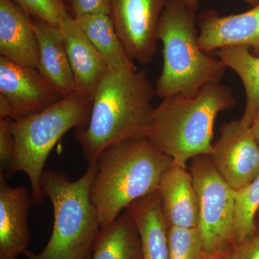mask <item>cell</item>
<instances>
[{"mask_svg": "<svg viewBox=\"0 0 259 259\" xmlns=\"http://www.w3.org/2000/svg\"><path fill=\"white\" fill-rule=\"evenodd\" d=\"M155 96L156 90L144 71L107 69L94 95L88 124L75 131L89 165L112 144L147 137Z\"/></svg>", "mask_w": 259, "mask_h": 259, "instance_id": "6da1fadb", "label": "cell"}, {"mask_svg": "<svg viewBox=\"0 0 259 259\" xmlns=\"http://www.w3.org/2000/svg\"><path fill=\"white\" fill-rule=\"evenodd\" d=\"M97 163L90 195L102 228L135 201L158 192L175 162L151 140L141 137L108 146Z\"/></svg>", "mask_w": 259, "mask_h": 259, "instance_id": "7a4b0ae2", "label": "cell"}, {"mask_svg": "<svg viewBox=\"0 0 259 259\" xmlns=\"http://www.w3.org/2000/svg\"><path fill=\"white\" fill-rule=\"evenodd\" d=\"M236 104L233 90L221 81L204 85L194 96L163 99L153 110L147 138L187 168V161L212 153L214 121Z\"/></svg>", "mask_w": 259, "mask_h": 259, "instance_id": "3957f363", "label": "cell"}, {"mask_svg": "<svg viewBox=\"0 0 259 259\" xmlns=\"http://www.w3.org/2000/svg\"><path fill=\"white\" fill-rule=\"evenodd\" d=\"M196 8L180 0H167L157 38L163 45V69L156 81V96H194L204 85L221 81L227 67L199 46Z\"/></svg>", "mask_w": 259, "mask_h": 259, "instance_id": "277c9868", "label": "cell"}, {"mask_svg": "<svg viewBox=\"0 0 259 259\" xmlns=\"http://www.w3.org/2000/svg\"><path fill=\"white\" fill-rule=\"evenodd\" d=\"M97 163L71 181L64 172L47 170L41 179L44 197L50 199L54 227L47 246L38 254L28 251V259H92L100 226L90 190Z\"/></svg>", "mask_w": 259, "mask_h": 259, "instance_id": "5b68a950", "label": "cell"}, {"mask_svg": "<svg viewBox=\"0 0 259 259\" xmlns=\"http://www.w3.org/2000/svg\"><path fill=\"white\" fill-rule=\"evenodd\" d=\"M93 100L76 90L35 115L10 119L16 147L10 175L18 171L27 175L32 203L41 204L45 198L40 184L51 151L70 130L88 124Z\"/></svg>", "mask_w": 259, "mask_h": 259, "instance_id": "8992f818", "label": "cell"}, {"mask_svg": "<svg viewBox=\"0 0 259 259\" xmlns=\"http://www.w3.org/2000/svg\"><path fill=\"white\" fill-rule=\"evenodd\" d=\"M191 161V175L199 198L198 228L204 252L236 245L233 227L236 190L220 175L209 155H200Z\"/></svg>", "mask_w": 259, "mask_h": 259, "instance_id": "52a82bcc", "label": "cell"}, {"mask_svg": "<svg viewBox=\"0 0 259 259\" xmlns=\"http://www.w3.org/2000/svg\"><path fill=\"white\" fill-rule=\"evenodd\" d=\"M166 1L109 0V15L133 61L146 65L154 59L158 24Z\"/></svg>", "mask_w": 259, "mask_h": 259, "instance_id": "ba28073f", "label": "cell"}, {"mask_svg": "<svg viewBox=\"0 0 259 259\" xmlns=\"http://www.w3.org/2000/svg\"><path fill=\"white\" fill-rule=\"evenodd\" d=\"M220 132L209 157L227 183L241 190L259 175V145L241 119L223 124Z\"/></svg>", "mask_w": 259, "mask_h": 259, "instance_id": "9c48e42d", "label": "cell"}, {"mask_svg": "<svg viewBox=\"0 0 259 259\" xmlns=\"http://www.w3.org/2000/svg\"><path fill=\"white\" fill-rule=\"evenodd\" d=\"M0 94L11 103L13 120L35 115L63 98L37 69L15 64L2 56Z\"/></svg>", "mask_w": 259, "mask_h": 259, "instance_id": "30bf717a", "label": "cell"}, {"mask_svg": "<svg viewBox=\"0 0 259 259\" xmlns=\"http://www.w3.org/2000/svg\"><path fill=\"white\" fill-rule=\"evenodd\" d=\"M199 46L210 53L231 46L249 48L259 56V4L240 14L221 16L218 10H204L197 17Z\"/></svg>", "mask_w": 259, "mask_h": 259, "instance_id": "8fae6325", "label": "cell"}, {"mask_svg": "<svg viewBox=\"0 0 259 259\" xmlns=\"http://www.w3.org/2000/svg\"><path fill=\"white\" fill-rule=\"evenodd\" d=\"M31 204V194L25 187H12L0 174V259H18L28 253Z\"/></svg>", "mask_w": 259, "mask_h": 259, "instance_id": "7c38bea8", "label": "cell"}, {"mask_svg": "<svg viewBox=\"0 0 259 259\" xmlns=\"http://www.w3.org/2000/svg\"><path fill=\"white\" fill-rule=\"evenodd\" d=\"M0 54L15 64L37 69L38 41L31 17L13 0H0Z\"/></svg>", "mask_w": 259, "mask_h": 259, "instance_id": "4fadbf2b", "label": "cell"}, {"mask_svg": "<svg viewBox=\"0 0 259 259\" xmlns=\"http://www.w3.org/2000/svg\"><path fill=\"white\" fill-rule=\"evenodd\" d=\"M74 75L76 89L93 99L108 67L102 56L69 14L59 26Z\"/></svg>", "mask_w": 259, "mask_h": 259, "instance_id": "5bb4252c", "label": "cell"}, {"mask_svg": "<svg viewBox=\"0 0 259 259\" xmlns=\"http://www.w3.org/2000/svg\"><path fill=\"white\" fill-rule=\"evenodd\" d=\"M158 193L168 226L198 228V195L187 168L175 163L162 179Z\"/></svg>", "mask_w": 259, "mask_h": 259, "instance_id": "9a60e30c", "label": "cell"}, {"mask_svg": "<svg viewBox=\"0 0 259 259\" xmlns=\"http://www.w3.org/2000/svg\"><path fill=\"white\" fill-rule=\"evenodd\" d=\"M39 46L37 69L61 97L76 89L59 28L38 18H32Z\"/></svg>", "mask_w": 259, "mask_h": 259, "instance_id": "2e32d148", "label": "cell"}, {"mask_svg": "<svg viewBox=\"0 0 259 259\" xmlns=\"http://www.w3.org/2000/svg\"><path fill=\"white\" fill-rule=\"evenodd\" d=\"M134 217L143 245L144 259H168L167 225L158 192L135 201L127 208Z\"/></svg>", "mask_w": 259, "mask_h": 259, "instance_id": "e0dca14e", "label": "cell"}, {"mask_svg": "<svg viewBox=\"0 0 259 259\" xmlns=\"http://www.w3.org/2000/svg\"><path fill=\"white\" fill-rule=\"evenodd\" d=\"M92 259H144L139 228L128 209L100 228Z\"/></svg>", "mask_w": 259, "mask_h": 259, "instance_id": "ac0fdd59", "label": "cell"}, {"mask_svg": "<svg viewBox=\"0 0 259 259\" xmlns=\"http://www.w3.org/2000/svg\"><path fill=\"white\" fill-rule=\"evenodd\" d=\"M74 18L108 69L138 70L119 38L110 15L95 13Z\"/></svg>", "mask_w": 259, "mask_h": 259, "instance_id": "d6986e66", "label": "cell"}, {"mask_svg": "<svg viewBox=\"0 0 259 259\" xmlns=\"http://www.w3.org/2000/svg\"><path fill=\"white\" fill-rule=\"evenodd\" d=\"M217 56L227 68L241 78L246 98L241 120L250 127L259 110V56L253 55L249 48L243 46L222 48L217 51Z\"/></svg>", "mask_w": 259, "mask_h": 259, "instance_id": "ffe728a7", "label": "cell"}, {"mask_svg": "<svg viewBox=\"0 0 259 259\" xmlns=\"http://www.w3.org/2000/svg\"><path fill=\"white\" fill-rule=\"evenodd\" d=\"M258 209L259 175L249 185L236 191L233 227L236 245L255 234V217Z\"/></svg>", "mask_w": 259, "mask_h": 259, "instance_id": "44dd1931", "label": "cell"}, {"mask_svg": "<svg viewBox=\"0 0 259 259\" xmlns=\"http://www.w3.org/2000/svg\"><path fill=\"white\" fill-rule=\"evenodd\" d=\"M168 259H201L203 242L198 228L168 226Z\"/></svg>", "mask_w": 259, "mask_h": 259, "instance_id": "7402d4cb", "label": "cell"}, {"mask_svg": "<svg viewBox=\"0 0 259 259\" xmlns=\"http://www.w3.org/2000/svg\"><path fill=\"white\" fill-rule=\"evenodd\" d=\"M32 18L42 19L59 28L61 20L69 14L64 0H13Z\"/></svg>", "mask_w": 259, "mask_h": 259, "instance_id": "603a6c76", "label": "cell"}, {"mask_svg": "<svg viewBox=\"0 0 259 259\" xmlns=\"http://www.w3.org/2000/svg\"><path fill=\"white\" fill-rule=\"evenodd\" d=\"M15 139L10 119L0 120V174L9 176L15 153Z\"/></svg>", "mask_w": 259, "mask_h": 259, "instance_id": "cb8c5ba5", "label": "cell"}, {"mask_svg": "<svg viewBox=\"0 0 259 259\" xmlns=\"http://www.w3.org/2000/svg\"><path fill=\"white\" fill-rule=\"evenodd\" d=\"M68 13L73 18L81 15L110 14L109 0H64Z\"/></svg>", "mask_w": 259, "mask_h": 259, "instance_id": "d4e9b609", "label": "cell"}, {"mask_svg": "<svg viewBox=\"0 0 259 259\" xmlns=\"http://www.w3.org/2000/svg\"><path fill=\"white\" fill-rule=\"evenodd\" d=\"M236 259H259L258 235L255 233L236 245Z\"/></svg>", "mask_w": 259, "mask_h": 259, "instance_id": "484cf974", "label": "cell"}, {"mask_svg": "<svg viewBox=\"0 0 259 259\" xmlns=\"http://www.w3.org/2000/svg\"><path fill=\"white\" fill-rule=\"evenodd\" d=\"M201 259H236V245L209 253L203 252Z\"/></svg>", "mask_w": 259, "mask_h": 259, "instance_id": "4316f807", "label": "cell"}, {"mask_svg": "<svg viewBox=\"0 0 259 259\" xmlns=\"http://www.w3.org/2000/svg\"><path fill=\"white\" fill-rule=\"evenodd\" d=\"M13 107L6 97L0 94V120L1 119L12 118Z\"/></svg>", "mask_w": 259, "mask_h": 259, "instance_id": "83f0119b", "label": "cell"}, {"mask_svg": "<svg viewBox=\"0 0 259 259\" xmlns=\"http://www.w3.org/2000/svg\"><path fill=\"white\" fill-rule=\"evenodd\" d=\"M180 1L183 2V3L190 5L192 8H196V9H197L199 6V0H180ZM243 1L245 2L247 4L250 5L252 8L259 4V0H243Z\"/></svg>", "mask_w": 259, "mask_h": 259, "instance_id": "f1b7e54d", "label": "cell"}, {"mask_svg": "<svg viewBox=\"0 0 259 259\" xmlns=\"http://www.w3.org/2000/svg\"><path fill=\"white\" fill-rule=\"evenodd\" d=\"M250 127L252 134H253L255 139L256 140L257 143L259 145V110L256 115H255L254 120H253Z\"/></svg>", "mask_w": 259, "mask_h": 259, "instance_id": "f546056e", "label": "cell"}, {"mask_svg": "<svg viewBox=\"0 0 259 259\" xmlns=\"http://www.w3.org/2000/svg\"><path fill=\"white\" fill-rule=\"evenodd\" d=\"M255 234L259 236V209L255 217Z\"/></svg>", "mask_w": 259, "mask_h": 259, "instance_id": "4dcf8cb0", "label": "cell"}]
</instances>
